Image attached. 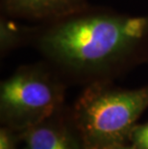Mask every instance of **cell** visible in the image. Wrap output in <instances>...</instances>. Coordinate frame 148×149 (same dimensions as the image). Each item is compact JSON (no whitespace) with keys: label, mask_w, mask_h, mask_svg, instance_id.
<instances>
[{"label":"cell","mask_w":148,"mask_h":149,"mask_svg":"<svg viewBox=\"0 0 148 149\" xmlns=\"http://www.w3.org/2000/svg\"><path fill=\"white\" fill-rule=\"evenodd\" d=\"M33 42L57 70L104 81L148 59V15L87 7L39 26Z\"/></svg>","instance_id":"cell-1"},{"label":"cell","mask_w":148,"mask_h":149,"mask_svg":"<svg viewBox=\"0 0 148 149\" xmlns=\"http://www.w3.org/2000/svg\"><path fill=\"white\" fill-rule=\"evenodd\" d=\"M148 108V87L127 90L106 80L92 82L74 105L73 119L84 149H110L125 144Z\"/></svg>","instance_id":"cell-2"},{"label":"cell","mask_w":148,"mask_h":149,"mask_svg":"<svg viewBox=\"0 0 148 149\" xmlns=\"http://www.w3.org/2000/svg\"><path fill=\"white\" fill-rule=\"evenodd\" d=\"M51 68L23 65L2 81L0 113L8 127L26 131L55 115L64 99V86Z\"/></svg>","instance_id":"cell-3"},{"label":"cell","mask_w":148,"mask_h":149,"mask_svg":"<svg viewBox=\"0 0 148 149\" xmlns=\"http://www.w3.org/2000/svg\"><path fill=\"white\" fill-rule=\"evenodd\" d=\"M3 15L15 19L42 22L61 19L86 9L88 0H0Z\"/></svg>","instance_id":"cell-4"},{"label":"cell","mask_w":148,"mask_h":149,"mask_svg":"<svg viewBox=\"0 0 148 149\" xmlns=\"http://www.w3.org/2000/svg\"><path fill=\"white\" fill-rule=\"evenodd\" d=\"M45 120L24 131L28 149H74L67 130L58 123Z\"/></svg>","instance_id":"cell-5"},{"label":"cell","mask_w":148,"mask_h":149,"mask_svg":"<svg viewBox=\"0 0 148 149\" xmlns=\"http://www.w3.org/2000/svg\"><path fill=\"white\" fill-rule=\"evenodd\" d=\"M6 15L0 18V53L6 55L29 40H34L39 27H30L15 22Z\"/></svg>","instance_id":"cell-6"},{"label":"cell","mask_w":148,"mask_h":149,"mask_svg":"<svg viewBox=\"0 0 148 149\" xmlns=\"http://www.w3.org/2000/svg\"><path fill=\"white\" fill-rule=\"evenodd\" d=\"M129 139L135 149H148V121L141 125L136 124Z\"/></svg>","instance_id":"cell-7"},{"label":"cell","mask_w":148,"mask_h":149,"mask_svg":"<svg viewBox=\"0 0 148 149\" xmlns=\"http://www.w3.org/2000/svg\"><path fill=\"white\" fill-rule=\"evenodd\" d=\"M0 149H13L12 137L6 128L0 131Z\"/></svg>","instance_id":"cell-8"},{"label":"cell","mask_w":148,"mask_h":149,"mask_svg":"<svg viewBox=\"0 0 148 149\" xmlns=\"http://www.w3.org/2000/svg\"><path fill=\"white\" fill-rule=\"evenodd\" d=\"M110 149H135V148L133 145H132V146H127V145H125V144H121V145H118V146H115Z\"/></svg>","instance_id":"cell-9"},{"label":"cell","mask_w":148,"mask_h":149,"mask_svg":"<svg viewBox=\"0 0 148 149\" xmlns=\"http://www.w3.org/2000/svg\"><path fill=\"white\" fill-rule=\"evenodd\" d=\"M27 149H28V148H27Z\"/></svg>","instance_id":"cell-10"}]
</instances>
